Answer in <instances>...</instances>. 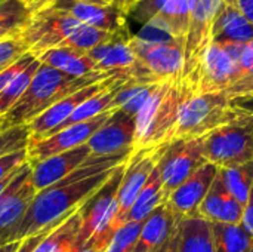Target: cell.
<instances>
[{
  "mask_svg": "<svg viewBox=\"0 0 253 252\" xmlns=\"http://www.w3.org/2000/svg\"><path fill=\"white\" fill-rule=\"evenodd\" d=\"M240 12L245 15V18L253 24V0H236Z\"/></svg>",
  "mask_w": 253,
  "mask_h": 252,
  "instance_id": "7bdbcfd3",
  "label": "cell"
},
{
  "mask_svg": "<svg viewBox=\"0 0 253 252\" xmlns=\"http://www.w3.org/2000/svg\"><path fill=\"white\" fill-rule=\"evenodd\" d=\"M237 70L239 67L225 53L222 46L212 42L203 53L196 71L184 80L194 95L227 92L237 77Z\"/></svg>",
  "mask_w": 253,
  "mask_h": 252,
  "instance_id": "8fae6325",
  "label": "cell"
},
{
  "mask_svg": "<svg viewBox=\"0 0 253 252\" xmlns=\"http://www.w3.org/2000/svg\"><path fill=\"white\" fill-rule=\"evenodd\" d=\"M211 229L216 252H248L253 247V238L242 223H211Z\"/></svg>",
  "mask_w": 253,
  "mask_h": 252,
  "instance_id": "484cf974",
  "label": "cell"
},
{
  "mask_svg": "<svg viewBox=\"0 0 253 252\" xmlns=\"http://www.w3.org/2000/svg\"><path fill=\"white\" fill-rule=\"evenodd\" d=\"M53 7L65 10L82 24L108 33H127V15L114 4H99L89 0H56Z\"/></svg>",
  "mask_w": 253,
  "mask_h": 252,
  "instance_id": "2e32d148",
  "label": "cell"
},
{
  "mask_svg": "<svg viewBox=\"0 0 253 252\" xmlns=\"http://www.w3.org/2000/svg\"><path fill=\"white\" fill-rule=\"evenodd\" d=\"M165 202H168V199L163 192V181H162L160 169L159 166H156L147 184L138 195L133 206L130 208L126 221H144L157 206H160Z\"/></svg>",
  "mask_w": 253,
  "mask_h": 252,
  "instance_id": "d4e9b609",
  "label": "cell"
},
{
  "mask_svg": "<svg viewBox=\"0 0 253 252\" xmlns=\"http://www.w3.org/2000/svg\"><path fill=\"white\" fill-rule=\"evenodd\" d=\"M178 252H216L211 223L191 217L179 223V244Z\"/></svg>",
  "mask_w": 253,
  "mask_h": 252,
  "instance_id": "cb8c5ba5",
  "label": "cell"
},
{
  "mask_svg": "<svg viewBox=\"0 0 253 252\" xmlns=\"http://www.w3.org/2000/svg\"><path fill=\"white\" fill-rule=\"evenodd\" d=\"M218 168L212 163H205L194 174H191L168 199L178 217L191 218L197 217V211L208 192L211 190L213 180L218 175Z\"/></svg>",
  "mask_w": 253,
  "mask_h": 252,
  "instance_id": "e0dca14e",
  "label": "cell"
},
{
  "mask_svg": "<svg viewBox=\"0 0 253 252\" xmlns=\"http://www.w3.org/2000/svg\"><path fill=\"white\" fill-rule=\"evenodd\" d=\"M27 162H28L27 147L0 157V181L6 178L7 175H10L12 172H15L16 169H19Z\"/></svg>",
  "mask_w": 253,
  "mask_h": 252,
  "instance_id": "74e56055",
  "label": "cell"
},
{
  "mask_svg": "<svg viewBox=\"0 0 253 252\" xmlns=\"http://www.w3.org/2000/svg\"><path fill=\"white\" fill-rule=\"evenodd\" d=\"M129 46L135 56L159 80L182 79L184 71V45L179 42H148L132 36Z\"/></svg>",
  "mask_w": 253,
  "mask_h": 252,
  "instance_id": "7c38bea8",
  "label": "cell"
},
{
  "mask_svg": "<svg viewBox=\"0 0 253 252\" xmlns=\"http://www.w3.org/2000/svg\"><path fill=\"white\" fill-rule=\"evenodd\" d=\"M132 153L133 150L104 157L90 156L68 177L37 192L19 221L0 233V247L22 241L46 229H56L74 214Z\"/></svg>",
  "mask_w": 253,
  "mask_h": 252,
  "instance_id": "6da1fadb",
  "label": "cell"
},
{
  "mask_svg": "<svg viewBox=\"0 0 253 252\" xmlns=\"http://www.w3.org/2000/svg\"><path fill=\"white\" fill-rule=\"evenodd\" d=\"M80 209V208H79ZM71 214L62 224L52 230L33 252H70L82 226L80 211Z\"/></svg>",
  "mask_w": 253,
  "mask_h": 252,
  "instance_id": "4316f807",
  "label": "cell"
},
{
  "mask_svg": "<svg viewBox=\"0 0 253 252\" xmlns=\"http://www.w3.org/2000/svg\"><path fill=\"white\" fill-rule=\"evenodd\" d=\"M178 244H179V226L172 233V236L154 252H178Z\"/></svg>",
  "mask_w": 253,
  "mask_h": 252,
  "instance_id": "60d3db41",
  "label": "cell"
},
{
  "mask_svg": "<svg viewBox=\"0 0 253 252\" xmlns=\"http://www.w3.org/2000/svg\"><path fill=\"white\" fill-rule=\"evenodd\" d=\"M205 163V137L169 143L157 163L166 199Z\"/></svg>",
  "mask_w": 253,
  "mask_h": 252,
  "instance_id": "ba28073f",
  "label": "cell"
},
{
  "mask_svg": "<svg viewBox=\"0 0 253 252\" xmlns=\"http://www.w3.org/2000/svg\"><path fill=\"white\" fill-rule=\"evenodd\" d=\"M165 3L166 0H138L127 12V19L147 25L160 13Z\"/></svg>",
  "mask_w": 253,
  "mask_h": 252,
  "instance_id": "d590c367",
  "label": "cell"
},
{
  "mask_svg": "<svg viewBox=\"0 0 253 252\" xmlns=\"http://www.w3.org/2000/svg\"><path fill=\"white\" fill-rule=\"evenodd\" d=\"M197 217L209 223H228L240 224L243 218V206L234 199V196L227 190L221 172L218 171L216 178L206 198L199 206Z\"/></svg>",
  "mask_w": 253,
  "mask_h": 252,
  "instance_id": "d6986e66",
  "label": "cell"
},
{
  "mask_svg": "<svg viewBox=\"0 0 253 252\" xmlns=\"http://www.w3.org/2000/svg\"><path fill=\"white\" fill-rule=\"evenodd\" d=\"M37 56L31 52H27L25 55H22L18 61H15L13 64H10L9 67H6L4 70L0 71V91L7 86L19 73H22Z\"/></svg>",
  "mask_w": 253,
  "mask_h": 252,
  "instance_id": "8d00e7d4",
  "label": "cell"
},
{
  "mask_svg": "<svg viewBox=\"0 0 253 252\" xmlns=\"http://www.w3.org/2000/svg\"><path fill=\"white\" fill-rule=\"evenodd\" d=\"M89 1L99 3V4H113V1H114V0H89Z\"/></svg>",
  "mask_w": 253,
  "mask_h": 252,
  "instance_id": "c3c4849f",
  "label": "cell"
},
{
  "mask_svg": "<svg viewBox=\"0 0 253 252\" xmlns=\"http://www.w3.org/2000/svg\"><path fill=\"white\" fill-rule=\"evenodd\" d=\"M24 3V6L31 12V13H36L42 9H46L49 6H52L56 0H21Z\"/></svg>",
  "mask_w": 253,
  "mask_h": 252,
  "instance_id": "b9f144b4",
  "label": "cell"
},
{
  "mask_svg": "<svg viewBox=\"0 0 253 252\" xmlns=\"http://www.w3.org/2000/svg\"><path fill=\"white\" fill-rule=\"evenodd\" d=\"M227 190L245 208L253 186V160L231 169H219Z\"/></svg>",
  "mask_w": 253,
  "mask_h": 252,
  "instance_id": "f546056e",
  "label": "cell"
},
{
  "mask_svg": "<svg viewBox=\"0 0 253 252\" xmlns=\"http://www.w3.org/2000/svg\"><path fill=\"white\" fill-rule=\"evenodd\" d=\"M136 1H138V0H133V4H135V3H136Z\"/></svg>",
  "mask_w": 253,
  "mask_h": 252,
  "instance_id": "816d5d0a",
  "label": "cell"
},
{
  "mask_svg": "<svg viewBox=\"0 0 253 252\" xmlns=\"http://www.w3.org/2000/svg\"><path fill=\"white\" fill-rule=\"evenodd\" d=\"M31 15L21 0H0V40L19 34Z\"/></svg>",
  "mask_w": 253,
  "mask_h": 252,
  "instance_id": "83f0119b",
  "label": "cell"
},
{
  "mask_svg": "<svg viewBox=\"0 0 253 252\" xmlns=\"http://www.w3.org/2000/svg\"><path fill=\"white\" fill-rule=\"evenodd\" d=\"M224 94L230 100L253 97V40L246 45L243 50L234 83Z\"/></svg>",
  "mask_w": 253,
  "mask_h": 252,
  "instance_id": "1f68e13d",
  "label": "cell"
},
{
  "mask_svg": "<svg viewBox=\"0 0 253 252\" xmlns=\"http://www.w3.org/2000/svg\"><path fill=\"white\" fill-rule=\"evenodd\" d=\"M248 252H253V247H252V248H251V250H249V251H248Z\"/></svg>",
  "mask_w": 253,
  "mask_h": 252,
  "instance_id": "f907efd6",
  "label": "cell"
},
{
  "mask_svg": "<svg viewBox=\"0 0 253 252\" xmlns=\"http://www.w3.org/2000/svg\"><path fill=\"white\" fill-rule=\"evenodd\" d=\"M194 95L184 79L160 82L136 114L133 150L169 144L181 104Z\"/></svg>",
  "mask_w": 253,
  "mask_h": 252,
  "instance_id": "277c9868",
  "label": "cell"
},
{
  "mask_svg": "<svg viewBox=\"0 0 253 252\" xmlns=\"http://www.w3.org/2000/svg\"><path fill=\"white\" fill-rule=\"evenodd\" d=\"M113 111L114 110L107 111L90 120L64 128L43 140H28L27 143L28 163L34 165L50 156H55V154H59V153H64V151H68V150H73L86 144L89 138L105 123V120L110 117Z\"/></svg>",
  "mask_w": 253,
  "mask_h": 252,
  "instance_id": "4fadbf2b",
  "label": "cell"
},
{
  "mask_svg": "<svg viewBox=\"0 0 253 252\" xmlns=\"http://www.w3.org/2000/svg\"><path fill=\"white\" fill-rule=\"evenodd\" d=\"M242 226L245 230L253 238V186L248 198V202L243 208V218H242Z\"/></svg>",
  "mask_w": 253,
  "mask_h": 252,
  "instance_id": "ab89813d",
  "label": "cell"
},
{
  "mask_svg": "<svg viewBox=\"0 0 253 252\" xmlns=\"http://www.w3.org/2000/svg\"><path fill=\"white\" fill-rule=\"evenodd\" d=\"M16 172H18V169H16L15 172H12L10 175H7L6 178H3V180L0 181V195H1V193H3V190H4V189L7 187V184H9V183H10V181L13 180V177H15V174H16Z\"/></svg>",
  "mask_w": 253,
  "mask_h": 252,
  "instance_id": "7dc6e473",
  "label": "cell"
},
{
  "mask_svg": "<svg viewBox=\"0 0 253 252\" xmlns=\"http://www.w3.org/2000/svg\"><path fill=\"white\" fill-rule=\"evenodd\" d=\"M36 56L42 64L49 65L73 77H86V76L102 73L98 64L89 56L87 52L74 48H67V46L53 48Z\"/></svg>",
  "mask_w": 253,
  "mask_h": 252,
  "instance_id": "7402d4cb",
  "label": "cell"
},
{
  "mask_svg": "<svg viewBox=\"0 0 253 252\" xmlns=\"http://www.w3.org/2000/svg\"><path fill=\"white\" fill-rule=\"evenodd\" d=\"M39 67H40V61L36 58L22 73H19L7 86H4L0 91V117L4 116L19 101V98L28 89Z\"/></svg>",
  "mask_w": 253,
  "mask_h": 252,
  "instance_id": "4dcf8cb0",
  "label": "cell"
},
{
  "mask_svg": "<svg viewBox=\"0 0 253 252\" xmlns=\"http://www.w3.org/2000/svg\"><path fill=\"white\" fill-rule=\"evenodd\" d=\"M205 156L218 169H231L252 162L253 111L248 110V116L242 120L221 126L206 135Z\"/></svg>",
  "mask_w": 253,
  "mask_h": 252,
  "instance_id": "8992f818",
  "label": "cell"
},
{
  "mask_svg": "<svg viewBox=\"0 0 253 252\" xmlns=\"http://www.w3.org/2000/svg\"><path fill=\"white\" fill-rule=\"evenodd\" d=\"M136 132V116L123 110H114L105 123L86 143L92 157L114 156L133 150Z\"/></svg>",
  "mask_w": 253,
  "mask_h": 252,
  "instance_id": "5bb4252c",
  "label": "cell"
},
{
  "mask_svg": "<svg viewBox=\"0 0 253 252\" xmlns=\"http://www.w3.org/2000/svg\"><path fill=\"white\" fill-rule=\"evenodd\" d=\"M19 245H21V241H15V242L1 245V247H0V252H15L19 248Z\"/></svg>",
  "mask_w": 253,
  "mask_h": 252,
  "instance_id": "bcb514c9",
  "label": "cell"
},
{
  "mask_svg": "<svg viewBox=\"0 0 253 252\" xmlns=\"http://www.w3.org/2000/svg\"><path fill=\"white\" fill-rule=\"evenodd\" d=\"M126 162L119 165L110 178L80 206L79 211L82 215V226L70 252H82L84 244L95 233L108 229L117 232L114 229V220L117 215V196L126 169Z\"/></svg>",
  "mask_w": 253,
  "mask_h": 252,
  "instance_id": "52a82bcc",
  "label": "cell"
},
{
  "mask_svg": "<svg viewBox=\"0 0 253 252\" xmlns=\"http://www.w3.org/2000/svg\"><path fill=\"white\" fill-rule=\"evenodd\" d=\"M30 138L27 126H18L0 132V157L13 153L16 150L25 149Z\"/></svg>",
  "mask_w": 253,
  "mask_h": 252,
  "instance_id": "e575fe53",
  "label": "cell"
},
{
  "mask_svg": "<svg viewBox=\"0 0 253 252\" xmlns=\"http://www.w3.org/2000/svg\"><path fill=\"white\" fill-rule=\"evenodd\" d=\"M166 146L168 144L133 150V153L127 159L117 196V215L114 220L116 230H119L126 223L130 208L133 206L138 195L147 184L151 172L157 166Z\"/></svg>",
  "mask_w": 253,
  "mask_h": 252,
  "instance_id": "9c48e42d",
  "label": "cell"
},
{
  "mask_svg": "<svg viewBox=\"0 0 253 252\" xmlns=\"http://www.w3.org/2000/svg\"><path fill=\"white\" fill-rule=\"evenodd\" d=\"M90 157V149L83 144L77 149L50 156L39 163L31 165V181L37 192L58 183L68 177L79 166H82Z\"/></svg>",
  "mask_w": 253,
  "mask_h": 252,
  "instance_id": "ac0fdd59",
  "label": "cell"
},
{
  "mask_svg": "<svg viewBox=\"0 0 253 252\" xmlns=\"http://www.w3.org/2000/svg\"><path fill=\"white\" fill-rule=\"evenodd\" d=\"M27 52L28 48L19 34L0 40V71L13 64L15 61H18Z\"/></svg>",
  "mask_w": 253,
  "mask_h": 252,
  "instance_id": "836d02e7",
  "label": "cell"
},
{
  "mask_svg": "<svg viewBox=\"0 0 253 252\" xmlns=\"http://www.w3.org/2000/svg\"><path fill=\"white\" fill-rule=\"evenodd\" d=\"M82 252H104V251H101V250H95V248H84V250H82Z\"/></svg>",
  "mask_w": 253,
  "mask_h": 252,
  "instance_id": "681fc988",
  "label": "cell"
},
{
  "mask_svg": "<svg viewBox=\"0 0 253 252\" xmlns=\"http://www.w3.org/2000/svg\"><path fill=\"white\" fill-rule=\"evenodd\" d=\"M144 221H126L113 236L105 252H132L141 235Z\"/></svg>",
  "mask_w": 253,
  "mask_h": 252,
  "instance_id": "d6a6232c",
  "label": "cell"
},
{
  "mask_svg": "<svg viewBox=\"0 0 253 252\" xmlns=\"http://www.w3.org/2000/svg\"><path fill=\"white\" fill-rule=\"evenodd\" d=\"M248 116V110L234 104L224 92L188 95L181 104L172 141L203 138L215 129Z\"/></svg>",
  "mask_w": 253,
  "mask_h": 252,
  "instance_id": "5b68a950",
  "label": "cell"
},
{
  "mask_svg": "<svg viewBox=\"0 0 253 252\" xmlns=\"http://www.w3.org/2000/svg\"><path fill=\"white\" fill-rule=\"evenodd\" d=\"M194 0H166L160 13L150 22L184 45Z\"/></svg>",
  "mask_w": 253,
  "mask_h": 252,
  "instance_id": "603a6c76",
  "label": "cell"
},
{
  "mask_svg": "<svg viewBox=\"0 0 253 252\" xmlns=\"http://www.w3.org/2000/svg\"><path fill=\"white\" fill-rule=\"evenodd\" d=\"M156 86L157 83L141 85L136 82H126L116 94V98L113 101V110L119 108L132 116H136Z\"/></svg>",
  "mask_w": 253,
  "mask_h": 252,
  "instance_id": "f1b7e54d",
  "label": "cell"
},
{
  "mask_svg": "<svg viewBox=\"0 0 253 252\" xmlns=\"http://www.w3.org/2000/svg\"><path fill=\"white\" fill-rule=\"evenodd\" d=\"M181 221L182 218L175 214L168 202L162 203L144 220L141 235L132 252H154L172 236Z\"/></svg>",
  "mask_w": 253,
  "mask_h": 252,
  "instance_id": "ffe728a7",
  "label": "cell"
},
{
  "mask_svg": "<svg viewBox=\"0 0 253 252\" xmlns=\"http://www.w3.org/2000/svg\"><path fill=\"white\" fill-rule=\"evenodd\" d=\"M253 40V24L240 12L236 0H224L213 24V42L249 43Z\"/></svg>",
  "mask_w": 253,
  "mask_h": 252,
  "instance_id": "44dd1931",
  "label": "cell"
},
{
  "mask_svg": "<svg viewBox=\"0 0 253 252\" xmlns=\"http://www.w3.org/2000/svg\"><path fill=\"white\" fill-rule=\"evenodd\" d=\"M52 230H55V229H46V230H43V232H40V233H37V235H33V236H28V238L22 239L19 248L15 252H33L37 247H39V244H40Z\"/></svg>",
  "mask_w": 253,
  "mask_h": 252,
  "instance_id": "f35d334b",
  "label": "cell"
},
{
  "mask_svg": "<svg viewBox=\"0 0 253 252\" xmlns=\"http://www.w3.org/2000/svg\"><path fill=\"white\" fill-rule=\"evenodd\" d=\"M224 0H194L188 31L184 40V71L188 79L200 64L206 49L213 42V24Z\"/></svg>",
  "mask_w": 253,
  "mask_h": 252,
  "instance_id": "30bf717a",
  "label": "cell"
},
{
  "mask_svg": "<svg viewBox=\"0 0 253 252\" xmlns=\"http://www.w3.org/2000/svg\"><path fill=\"white\" fill-rule=\"evenodd\" d=\"M234 104L237 105H242L248 110L253 111V97H245V98H237V100H231Z\"/></svg>",
  "mask_w": 253,
  "mask_h": 252,
  "instance_id": "f6af8a7d",
  "label": "cell"
},
{
  "mask_svg": "<svg viewBox=\"0 0 253 252\" xmlns=\"http://www.w3.org/2000/svg\"><path fill=\"white\" fill-rule=\"evenodd\" d=\"M113 4H114L116 7H119L120 10H123V12L127 15V12H129L130 7L133 6V0H114Z\"/></svg>",
  "mask_w": 253,
  "mask_h": 252,
  "instance_id": "ee69618b",
  "label": "cell"
},
{
  "mask_svg": "<svg viewBox=\"0 0 253 252\" xmlns=\"http://www.w3.org/2000/svg\"><path fill=\"white\" fill-rule=\"evenodd\" d=\"M19 36L34 55L61 46L89 52L111 39V33L82 24L53 6L33 13Z\"/></svg>",
  "mask_w": 253,
  "mask_h": 252,
  "instance_id": "7a4b0ae2",
  "label": "cell"
},
{
  "mask_svg": "<svg viewBox=\"0 0 253 252\" xmlns=\"http://www.w3.org/2000/svg\"><path fill=\"white\" fill-rule=\"evenodd\" d=\"M108 77L111 76L107 73L86 77H73L40 62V67L34 74L28 89L24 92L19 101L4 116L0 117V132L28 125L33 119L40 116L43 111H46L67 95H71Z\"/></svg>",
  "mask_w": 253,
  "mask_h": 252,
  "instance_id": "3957f363",
  "label": "cell"
},
{
  "mask_svg": "<svg viewBox=\"0 0 253 252\" xmlns=\"http://www.w3.org/2000/svg\"><path fill=\"white\" fill-rule=\"evenodd\" d=\"M120 77H123V76H119V74L111 76V77H108V79H105L102 82L89 85V86H86V88H83V89H80V91H77V92H74L71 95H67L65 98L55 102L52 107H49L40 116L33 119L28 125H25L28 132H30L28 140H43V138H46L55 128H58L61 123H64L82 102H84L86 100L92 98L93 95L102 92L104 89L111 86ZM125 79H127V77H125Z\"/></svg>",
  "mask_w": 253,
  "mask_h": 252,
  "instance_id": "9a60e30c",
  "label": "cell"
}]
</instances>
